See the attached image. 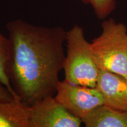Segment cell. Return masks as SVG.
Returning <instances> with one entry per match:
<instances>
[{"label": "cell", "instance_id": "obj_7", "mask_svg": "<svg viewBox=\"0 0 127 127\" xmlns=\"http://www.w3.org/2000/svg\"><path fill=\"white\" fill-rule=\"evenodd\" d=\"M87 127H127V112L103 104L82 120Z\"/></svg>", "mask_w": 127, "mask_h": 127}, {"label": "cell", "instance_id": "obj_10", "mask_svg": "<svg viewBox=\"0 0 127 127\" xmlns=\"http://www.w3.org/2000/svg\"><path fill=\"white\" fill-rule=\"evenodd\" d=\"M84 4L90 5L96 17L105 20L116 8L115 0H81Z\"/></svg>", "mask_w": 127, "mask_h": 127}, {"label": "cell", "instance_id": "obj_1", "mask_svg": "<svg viewBox=\"0 0 127 127\" xmlns=\"http://www.w3.org/2000/svg\"><path fill=\"white\" fill-rule=\"evenodd\" d=\"M6 28L11 46L7 75L14 93L28 105L54 96L65 58L66 31L22 20L11 21Z\"/></svg>", "mask_w": 127, "mask_h": 127}, {"label": "cell", "instance_id": "obj_4", "mask_svg": "<svg viewBox=\"0 0 127 127\" xmlns=\"http://www.w3.org/2000/svg\"><path fill=\"white\" fill-rule=\"evenodd\" d=\"M55 98L70 113L82 120L96 107L104 104L102 95L96 88L60 81Z\"/></svg>", "mask_w": 127, "mask_h": 127}, {"label": "cell", "instance_id": "obj_3", "mask_svg": "<svg viewBox=\"0 0 127 127\" xmlns=\"http://www.w3.org/2000/svg\"><path fill=\"white\" fill-rule=\"evenodd\" d=\"M102 32L91 42L99 69L123 76L127 79V28L113 18L104 20Z\"/></svg>", "mask_w": 127, "mask_h": 127}, {"label": "cell", "instance_id": "obj_5", "mask_svg": "<svg viewBox=\"0 0 127 127\" xmlns=\"http://www.w3.org/2000/svg\"><path fill=\"white\" fill-rule=\"evenodd\" d=\"M82 124L54 96L42 98L29 106V127H79Z\"/></svg>", "mask_w": 127, "mask_h": 127}, {"label": "cell", "instance_id": "obj_8", "mask_svg": "<svg viewBox=\"0 0 127 127\" xmlns=\"http://www.w3.org/2000/svg\"><path fill=\"white\" fill-rule=\"evenodd\" d=\"M29 106L21 100H0V127H29Z\"/></svg>", "mask_w": 127, "mask_h": 127}, {"label": "cell", "instance_id": "obj_6", "mask_svg": "<svg viewBox=\"0 0 127 127\" xmlns=\"http://www.w3.org/2000/svg\"><path fill=\"white\" fill-rule=\"evenodd\" d=\"M95 88L102 94L104 105L127 112V79L125 78L99 69Z\"/></svg>", "mask_w": 127, "mask_h": 127}, {"label": "cell", "instance_id": "obj_9", "mask_svg": "<svg viewBox=\"0 0 127 127\" xmlns=\"http://www.w3.org/2000/svg\"><path fill=\"white\" fill-rule=\"evenodd\" d=\"M10 40L0 32V83L7 88L15 99H20L14 93L7 75V66L10 57Z\"/></svg>", "mask_w": 127, "mask_h": 127}, {"label": "cell", "instance_id": "obj_11", "mask_svg": "<svg viewBox=\"0 0 127 127\" xmlns=\"http://www.w3.org/2000/svg\"><path fill=\"white\" fill-rule=\"evenodd\" d=\"M15 99L8 90L0 83V100L4 101H11Z\"/></svg>", "mask_w": 127, "mask_h": 127}, {"label": "cell", "instance_id": "obj_2", "mask_svg": "<svg viewBox=\"0 0 127 127\" xmlns=\"http://www.w3.org/2000/svg\"><path fill=\"white\" fill-rule=\"evenodd\" d=\"M66 45L63 66L65 80L95 88L99 69L95 62L91 44L85 38L81 27L75 25L66 31Z\"/></svg>", "mask_w": 127, "mask_h": 127}]
</instances>
